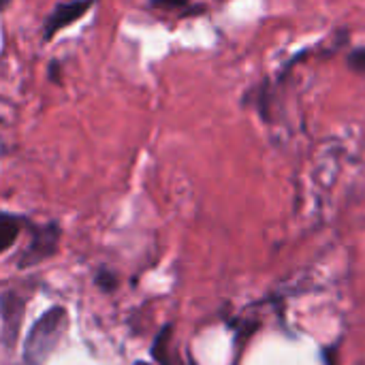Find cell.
Here are the masks:
<instances>
[{"label": "cell", "instance_id": "5", "mask_svg": "<svg viewBox=\"0 0 365 365\" xmlns=\"http://www.w3.org/2000/svg\"><path fill=\"white\" fill-rule=\"evenodd\" d=\"M21 227H24V218L0 212V252L9 250L15 244L17 235L21 233Z\"/></svg>", "mask_w": 365, "mask_h": 365}, {"label": "cell", "instance_id": "9", "mask_svg": "<svg viewBox=\"0 0 365 365\" xmlns=\"http://www.w3.org/2000/svg\"><path fill=\"white\" fill-rule=\"evenodd\" d=\"M11 2H13V0H0V13L6 11V9L11 6Z\"/></svg>", "mask_w": 365, "mask_h": 365}, {"label": "cell", "instance_id": "1", "mask_svg": "<svg viewBox=\"0 0 365 365\" xmlns=\"http://www.w3.org/2000/svg\"><path fill=\"white\" fill-rule=\"evenodd\" d=\"M68 325L66 310L62 306H56L47 310L30 329L26 344H24V361L26 365H43L45 359L51 355V351L62 340V334Z\"/></svg>", "mask_w": 365, "mask_h": 365}, {"label": "cell", "instance_id": "7", "mask_svg": "<svg viewBox=\"0 0 365 365\" xmlns=\"http://www.w3.org/2000/svg\"><path fill=\"white\" fill-rule=\"evenodd\" d=\"M349 64L359 71V73H365V49H357L351 58H349Z\"/></svg>", "mask_w": 365, "mask_h": 365}, {"label": "cell", "instance_id": "3", "mask_svg": "<svg viewBox=\"0 0 365 365\" xmlns=\"http://www.w3.org/2000/svg\"><path fill=\"white\" fill-rule=\"evenodd\" d=\"M58 237H60V229L58 225H45V227H36L34 229V237L28 246V250L21 257V267L34 265L43 259H47L49 255H53L56 246H58Z\"/></svg>", "mask_w": 365, "mask_h": 365}, {"label": "cell", "instance_id": "10", "mask_svg": "<svg viewBox=\"0 0 365 365\" xmlns=\"http://www.w3.org/2000/svg\"><path fill=\"white\" fill-rule=\"evenodd\" d=\"M135 365H148V364H135Z\"/></svg>", "mask_w": 365, "mask_h": 365}, {"label": "cell", "instance_id": "4", "mask_svg": "<svg viewBox=\"0 0 365 365\" xmlns=\"http://www.w3.org/2000/svg\"><path fill=\"white\" fill-rule=\"evenodd\" d=\"M21 317H24V302L13 293H4L0 297V319H2V340L6 346L15 344Z\"/></svg>", "mask_w": 365, "mask_h": 365}, {"label": "cell", "instance_id": "2", "mask_svg": "<svg viewBox=\"0 0 365 365\" xmlns=\"http://www.w3.org/2000/svg\"><path fill=\"white\" fill-rule=\"evenodd\" d=\"M94 4H96V0H68V2H58L49 11V15L45 17V24H43V41H51L60 30H64L66 26L79 21Z\"/></svg>", "mask_w": 365, "mask_h": 365}, {"label": "cell", "instance_id": "8", "mask_svg": "<svg viewBox=\"0 0 365 365\" xmlns=\"http://www.w3.org/2000/svg\"><path fill=\"white\" fill-rule=\"evenodd\" d=\"M49 79L53 81V83H60L62 79H60V62L58 60H51L49 62Z\"/></svg>", "mask_w": 365, "mask_h": 365}, {"label": "cell", "instance_id": "6", "mask_svg": "<svg viewBox=\"0 0 365 365\" xmlns=\"http://www.w3.org/2000/svg\"><path fill=\"white\" fill-rule=\"evenodd\" d=\"M190 2L192 0H150V4L160 11H180V9L188 6Z\"/></svg>", "mask_w": 365, "mask_h": 365}]
</instances>
